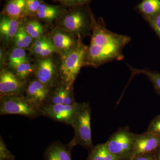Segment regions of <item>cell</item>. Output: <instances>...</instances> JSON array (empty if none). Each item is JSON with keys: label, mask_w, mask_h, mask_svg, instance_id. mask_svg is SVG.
<instances>
[{"label": "cell", "mask_w": 160, "mask_h": 160, "mask_svg": "<svg viewBox=\"0 0 160 160\" xmlns=\"http://www.w3.org/2000/svg\"><path fill=\"white\" fill-rule=\"evenodd\" d=\"M72 148L59 141L51 143L44 153V160H72Z\"/></svg>", "instance_id": "15"}, {"label": "cell", "mask_w": 160, "mask_h": 160, "mask_svg": "<svg viewBox=\"0 0 160 160\" xmlns=\"http://www.w3.org/2000/svg\"><path fill=\"white\" fill-rule=\"evenodd\" d=\"M130 160H156L153 153L141 155Z\"/></svg>", "instance_id": "31"}, {"label": "cell", "mask_w": 160, "mask_h": 160, "mask_svg": "<svg viewBox=\"0 0 160 160\" xmlns=\"http://www.w3.org/2000/svg\"><path fill=\"white\" fill-rule=\"evenodd\" d=\"M146 21L149 23L160 39V12L154 17Z\"/></svg>", "instance_id": "28"}, {"label": "cell", "mask_w": 160, "mask_h": 160, "mask_svg": "<svg viewBox=\"0 0 160 160\" xmlns=\"http://www.w3.org/2000/svg\"><path fill=\"white\" fill-rule=\"evenodd\" d=\"M153 153L156 160H160V146Z\"/></svg>", "instance_id": "34"}, {"label": "cell", "mask_w": 160, "mask_h": 160, "mask_svg": "<svg viewBox=\"0 0 160 160\" xmlns=\"http://www.w3.org/2000/svg\"><path fill=\"white\" fill-rule=\"evenodd\" d=\"M15 156L7 148L2 136H0V160H15Z\"/></svg>", "instance_id": "27"}, {"label": "cell", "mask_w": 160, "mask_h": 160, "mask_svg": "<svg viewBox=\"0 0 160 160\" xmlns=\"http://www.w3.org/2000/svg\"><path fill=\"white\" fill-rule=\"evenodd\" d=\"M35 66L32 65L29 60L21 63L14 70V73L23 81L26 80L35 72Z\"/></svg>", "instance_id": "24"}, {"label": "cell", "mask_w": 160, "mask_h": 160, "mask_svg": "<svg viewBox=\"0 0 160 160\" xmlns=\"http://www.w3.org/2000/svg\"><path fill=\"white\" fill-rule=\"evenodd\" d=\"M132 76L136 75L142 74L148 78L153 84L155 89L160 94V73L147 69H137L129 66Z\"/></svg>", "instance_id": "22"}, {"label": "cell", "mask_w": 160, "mask_h": 160, "mask_svg": "<svg viewBox=\"0 0 160 160\" xmlns=\"http://www.w3.org/2000/svg\"><path fill=\"white\" fill-rule=\"evenodd\" d=\"M146 21L160 12V0H142L136 7Z\"/></svg>", "instance_id": "17"}, {"label": "cell", "mask_w": 160, "mask_h": 160, "mask_svg": "<svg viewBox=\"0 0 160 160\" xmlns=\"http://www.w3.org/2000/svg\"><path fill=\"white\" fill-rule=\"evenodd\" d=\"M87 159L90 160H119L112 154L105 143L98 144L89 152Z\"/></svg>", "instance_id": "18"}, {"label": "cell", "mask_w": 160, "mask_h": 160, "mask_svg": "<svg viewBox=\"0 0 160 160\" xmlns=\"http://www.w3.org/2000/svg\"><path fill=\"white\" fill-rule=\"evenodd\" d=\"M85 6L71 7L60 18L59 29L81 38L91 28V9Z\"/></svg>", "instance_id": "3"}, {"label": "cell", "mask_w": 160, "mask_h": 160, "mask_svg": "<svg viewBox=\"0 0 160 160\" xmlns=\"http://www.w3.org/2000/svg\"><path fill=\"white\" fill-rule=\"evenodd\" d=\"M25 3L26 0H8L1 14L15 19L22 20L26 18Z\"/></svg>", "instance_id": "16"}, {"label": "cell", "mask_w": 160, "mask_h": 160, "mask_svg": "<svg viewBox=\"0 0 160 160\" xmlns=\"http://www.w3.org/2000/svg\"><path fill=\"white\" fill-rule=\"evenodd\" d=\"M92 30L86 66L97 67L124 58L123 48L131 41L128 36L117 34L106 29L102 19L96 21L91 12Z\"/></svg>", "instance_id": "1"}, {"label": "cell", "mask_w": 160, "mask_h": 160, "mask_svg": "<svg viewBox=\"0 0 160 160\" xmlns=\"http://www.w3.org/2000/svg\"><path fill=\"white\" fill-rule=\"evenodd\" d=\"M147 131L160 136V115L152 121Z\"/></svg>", "instance_id": "29"}, {"label": "cell", "mask_w": 160, "mask_h": 160, "mask_svg": "<svg viewBox=\"0 0 160 160\" xmlns=\"http://www.w3.org/2000/svg\"><path fill=\"white\" fill-rule=\"evenodd\" d=\"M80 39L76 38L71 33L59 28H56L51 32V39L60 55L73 49Z\"/></svg>", "instance_id": "11"}, {"label": "cell", "mask_w": 160, "mask_h": 160, "mask_svg": "<svg viewBox=\"0 0 160 160\" xmlns=\"http://www.w3.org/2000/svg\"><path fill=\"white\" fill-rule=\"evenodd\" d=\"M88 47L82 43L81 39L78 45L68 52L61 55L59 70L61 82L68 88L73 87V84L82 67L86 66Z\"/></svg>", "instance_id": "2"}, {"label": "cell", "mask_w": 160, "mask_h": 160, "mask_svg": "<svg viewBox=\"0 0 160 160\" xmlns=\"http://www.w3.org/2000/svg\"><path fill=\"white\" fill-rule=\"evenodd\" d=\"M50 90L51 89L35 78L30 81L26 86L25 96L32 102L42 107L47 101Z\"/></svg>", "instance_id": "12"}, {"label": "cell", "mask_w": 160, "mask_h": 160, "mask_svg": "<svg viewBox=\"0 0 160 160\" xmlns=\"http://www.w3.org/2000/svg\"><path fill=\"white\" fill-rule=\"evenodd\" d=\"M88 160V159H87V160Z\"/></svg>", "instance_id": "36"}, {"label": "cell", "mask_w": 160, "mask_h": 160, "mask_svg": "<svg viewBox=\"0 0 160 160\" xmlns=\"http://www.w3.org/2000/svg\"><path fill=\"white\" fill-rule=\"evenodd\" d=\"M65 5H51L43 2L37 13V18L45 22L50 23L62 18L66 10Z\"/></svg>", "instance_id": "13"}, {"label": "cell", "mask_w": 160, "mask_h": 160, "mask_svg": "<svg viewBox=\"0 0 160 160\" xmlns=\"http://www.w3.org/2000/svg\"><path fill=\"white\" fill-rule=\"evenodd\" d=\"M74 98V92H73V87L70 88H67L63 104L66 105H72L76 103Z\"/></svg>", "instance_id": "30"}, {"label": "cell", "mask_w": 160, "mask_h": 160, "mask_svg": "<svg viewBox=\"0 0 160 160\" xmlns=\"http://www.w3.org/2000/svg\"><path fill=\"white\" fill-rule=\"evenodd\" d=\"M90 0H71V6H85L87 5Z\"/></svg>", "instance_id": "32"}, {"label": "cell", "mask_w": 160, "mask_h": 160, "mask_svg": "<svg viewBox=\"0 0 160 160\" xmlns=\"http://www.w3.org/2000/svg\"><path fill=\"white\" fill-rule=\"evenodd\" d=\"M32 38L26 32L25 25L22 24L13 38L15 47L26 49L29 48L32 44Z\"/></svg>", "instance_id": "19"}, {"label": "cell", "mask_w": 160, "mask_h": 160, "mask_svg": "<svg viewBox=\"0 0 160 160\" xmlns=\"http://www.w3.org/2000/svg\"><path fill=\"white\" fill-rule=\"evenodd\" d=\"M160 146V136L146 132L136 134L133 149L129 160L145 154L153 153Z\"/></svg>", "instance_id": "10"}, {"label": "cell", "mask_w": 160, "mask_h": 160, "mask_svg": "<svg viewBox=\"0 0 160 160\" xmlns=\"http://www.w3.org/2000/svg\"><path fill=\"white\" fill-rule=\"evenodd\" d=\"M22 20L15 19L1 14L0 34L4 42L6 43L12 42L19 28L22 24Z\"/></svg>", "instance_id": "14"}, {"label": "cell", "mask_w": 160, "mask_h": 160, "mask_svg": "<svg viewBox=\"0 0 160 160\" xmlns=\"http://www.w3.org/2000/svg\"><path fill=\"white\" fill-rule=\"evenodd\" d=\"M4 52L2 49H1V52H0V59H1V68L3 67V65L4 64Z\"/></svg>", "instance_id": "35"}, {"label": "cell", "mask_w": 160, "mask_h": 160, "mask_svg": "<svg viewBox=\"0 0 160 160\" xmlns=\"http://www.w3.org/2000/svg\"><path fill=\"white\" fill-rule=\"evenodd\" d=\"M43 0H26L25 12L26 17L35 18Z\"/></svg>", "instance_id": "26"}, {"label": "cell", "mask_w": 160, "mask_h": 160, "mask_svg": "<svg viewBox=\"0 0 160 160\" xmlns=\"http://www.w3.org/2000/svg\"><path fill=\"white\" fill-rule=\"evenodd\" d=\"M25 25V29L27 33L35 40L43 36L44 27L38 19L29 20Z\"/></svg>", "instance_id": "23"}, {"label": "cell", "mask_w": 160, "mask_h": 160, "mask_svg": "<svg viewBox=\"0 0 160 160\" xmlns=\"http://www.w3.org/2000/svg\"><path fill=\"white\" fill-rule=\"evenodd\" d=\"M135 135L130 131L129 127H122L112 135L105 144L119 160H129L133 149Z\"/></svg>", "instance_id": "6"}, {"label": "cell", "mask_w": 160, "mask_h": 160, "mask_svg": "<svg viewBox=\"0 0 160 160\" xmlns=\"http://www.w3.org/2000/svg\"><path fill=\"white\" fill-rule=\"evenodd\" d=\"M29 49L32 54L40 58H49L53 53H59L53 44L46 45L40 48H29Z\"/></svg>", "instance_id": "25"}, {"label": "cell", "mask_w": 160, "mask_h": 160, "mask_svg": "<svg viewBox=\"0 0 160 160\" xmlns=\"http://www.w3.org/2000/svg\"><path fill=\"white\" fill-rule=\"evenodd\" d=\"M26 81L20 79L13 72L2 69L0 72V96L23 94L26 91Z\"/></svg>", "instance_id": "9"}, {"label": "cell", "mask_w": 160, "mask_h": 160, "mask_svg": "<svg viewBox=\"0 0 160 160\" xmlns=\"http://www.w3.org/2000/svg\"><path fill=\"white\" fill-rule=\"evenodd\" d=\"M55 1L59 2L62 5L66 6H71V0H54Z\"/></svg>", "instance_id": "33"}, {"label": "cell", "mask_w": 160, "mask_h": 160, "mask_svg": "<svg viewBox=\"0 0 160 160\" xmlns=\"http://www.w3.org/2000/svg\"><path fill=\"white\" fill-rule=\"evenodd\" d=\"M91 117V108L89 103H87L71 125L74 135L68 145L72 149L80 145L89 152L94 147L92 140Z\"/></svg>", "instance_id": "5"}, {"label": "cell", "mask_w": 160, "mask_h": 160, "mask_svg": "<svg viewBox=\"0 0 160 160\" xmlns=\"http://www.w3.org/2000/svg\"><path fill=\"white\" fill-rule=\"evenodd\" d=\"M67 89L65 84L61 82L56 86L52 92H50L45 105H55V104H63L64 97Z\"/></svg>", "instance_id": "20"}, {"label": "cell", "mask_w": 160, "mask_h": 160, "mask_svg": "<svg viewBox=\"0 0 160 160\" xmlns=\"http://www.w3.org/2000/svg\"><path fill=\"white\" fill-rule=\"evenodd\" d=\"M0 115H18L33 119L42 116L41 107L23 94L0 96Z\"/></svg>", "instance_id": "4"}, {"label": "cell", "mask_w": 160, "mask_h": 160, "mask_svg": "<svg viewBox=\"0 0 160 160\" xmlns=\"http://www.w3.org/2000/svg\"><path fill=\"white\" fill-rule=\"evenodd\" d=\"M27 60H29L25 49L15 47L9 54L8 66L10 69L14 70L19 65Z\"/></svg>", "instance_id": "21"}, {"label": "cell", "mask_w": 160, "mask_h": 160, "mask_svg": "<svg viewBox=\"0 0 160 160\" xmlns=\"http://www.w3.org/2000/svg\"><path fill=\"white\" fill-rule=\"evenodd\" d=\"M87 103H76L72 105L64 104L45 105L41 107L42 116L53 121L72 125L76 118Z\"/></svg>", "instance_id": "7"}, {"label": "cell", "mask_w": 160, "mask_h": 160, "mask_svg": "<svg viewBox=\"0 0 160 160\" xmlns=\"http://www.w3.org/2000/svg\"><path fill=\"white\" fill-rule=\"evenodd\" d=\"M36 78L49 89L57 86L59 70L51 57L41 58L35 66Z\"/></svg>", "instance_id": "8"}]
</instances>
